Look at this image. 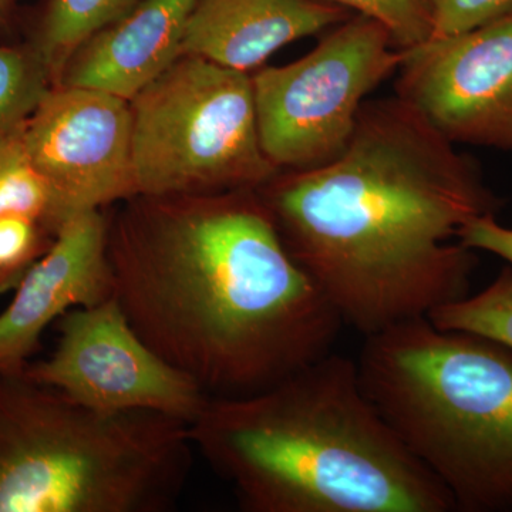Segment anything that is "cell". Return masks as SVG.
Wrapping results in <instances>:
<instances>
[{
    "label": "cell",
    "mask_w": 512,
    "mask_h": 512,
    "mask_svg": "<svg viewBox=\"0 0 512 512\" xmlns=\"http://www.w3.org/2000/svg\"><path fill=\"white\" fill-rule=\"evenodd\" d=\"M258 192L289 254L363 336L467 296L477 258L458 232L503 207L477 161L397 96L365 101L335 160Z\"/></svg>",
    "instance_id": "6da1fadb"
},
{
    "label": "cell",
    "mask_w": 512,
    "mask_h": 512,
    "mask_svg": "<svg viewBox=\"0 0 512 512\" xmlns=\"http://www.w3.org/2000/svg\"><path fill=\"white\" fill-rule=\"evenodd\" d=\"M141 198L109 227L113 296L208 397L261 392L332 353L345 323L258 190Z\"/></svg>",
    "instance_id": "7a4b0ae2"
},
{
    "label": "cell",
    "mask_w": 512,
    "mask_h": 512,
    "mask_svg": "<svg viewBox=\"0 0 512 512\" xmlns=\"http://www.w3.org/2000/svg\"><path fill=\"white\" fill-rule=\"evenodd\" d=\"M190 437L248 512L456 510L370 402L356 360L333 352L261 392L210 397Z\"/></svg>",
    "instance_id": "3957f363"
},
{
    "label": "cell",
    "mask_w": 512,
    "mask_h": 512,
    "mask_svg": "<svg viewBox=\"0 0 512 512\" xmlns=\"http://www.w3.org/2000/svg\"><path fill=\"white\" fill-rule=\"evenodd\" d=\"M370 402L456 510L512 511V350L427 316L365 336Z\"/></svg>",
    "instance_id": "277c9868"
},
{
    "label": "cell",
    "mask_w": 512,
    "mask_h": 512,
    "mask_svg": "<svg viewBox=\"0 0 512 512\" xmlns=\"http://www.w3.org/2000/svg\"><path fill=\"white\" fill-rule=\"evenodd\" d=\"M190 426L101 413L0 372V512H164L192 467Z\"/></svg>",
    "instance_id": "5b68a950"
},
{
    "label": "cell",
    "mask_w": 512,
    "mask_h": 512,
    "mask_svg": "<svg viewBox=\"0 0 512 512\" xmlns=\"http://www.w3.org/2000/svg\"><path fill=\"white\" fill-rule=\"evenodd\" d=\"M130 104L136 197L258 190L281 171L262 150L249 73L183 55Z\"/></svg>",
    "instance_id": "8992f818"
},
{
    "label": "cell",
    "mask_w": 512,
    "mask_h": 512,
    "mask_svg": "<svg viewBox=\"0 0 512 512\" xmlns=\"http://www.w3.org/2000/svg\"><path fill=\"white\" fill-rule=\"evenodd\" d=\"M406 50L375 19L350 16L296 62L252 74L262 150L281 170H306L348 147L367 94Z\"/></svg>",
    "instance_id": "52a82bcc"
},
{
    "label": "cell",
    "mask_w": 512,
    "mask_h": 512,
    "mask_svg": "<svg viewBox=\"0 0 512 512\" xmlns=\"http://www.w3.org/2000/svg\"><path fill=\"white\" fill-rule=\"evenodd\" d=\"M57 325L52 355L23 372L83 406L156 413L190 426L210 399L147 345L114 296L67 312Z\"/></svg>",
    "instance_id": "ba28073f"
},
{
    "label": "cell",
    "mask_w": 512,
    "mask_h": 512,
    "mask_svg": "<svg viewBox=\"0 0 512 512\" xmlns=\"http://www.w3.org/2000/svg\"><path fill=\"white\" fill-rule=\"evenodd\" d=\"M396 96L453 144L512 153V15L406 49Z\"/></svg>",
    "instance_id": "9c48e42d"
},
{
    "label": "cell",
    "mask_w": 512,
    "mask_h": 512,
    "mask_svg": "<svg viewBox=\"0 0 512 512\" xmlns=\"http://www.w3.org/2000/svg\"><path fill=\"white\" fill-rule=\"evenodd\" d=\"M26 147L67 220L136 197L130 101L59 84L23 124Z\"/></svg>",
    "instance_id": "30bf717a"
},
{
    "label": "cell",
    "mask_w": 512,
    "mask_h": 512,
    "mask_svg": "<svg viewBox=\"0 0 512 512\" xmlns=\"http://www.w3.org/2000/svg\"><path fill=\"white\" fill-rule=\"evenodd\" d=\"M107 245L109 224L100 210L64 222L0 313V372H23L52 323L113 296Z\"/></svg>",
    "instance_id": "8fae6325"
},
{
    "label": "cell",
    "mask_w": 512,
    "mask_h": 512,
    "mask_svg": "<svg viewBox=\"0 0 512 512\" xmlns=\"http://www.w3.org/2000/svg\"><path fill=\"white\" fill-rule=\"evenodd\" d=\"M320 0H197L188 18L183 55L249 73L281 47L350 18Z\"/></svg>",
    "instance_id": "7c38bea8"
},
{
    "label": "cell",
    "mask_w": 512,
    "mask_h": 512,
    "mask_svg": "<svg viewBox=\"0 0 512 512\" xmlns=\"http://www.w3.org/2000/svg\"><path fill=\"white\" fill-rule=\"evenodd\" d=\"M197 0H144L79 50L60 84L134 99L183 56L185 26Z\"/></svg>",
    "instance_id": "4fadbf2b"
},
{
    "label": "cell",
    "mask_w": 512,
    "mask_h": 512,
    "mask_svg": "<svg viewBox=\"0 0 512 512\" xmlns=\"http://www.w3.org/2000/svg\"><path fill=\"white\" fill-rule=\"evenodd\" d=\"M144 0H53L39 55L50 76H63L77 50L100 30L130 15Z\"/></svg>",
    "instance_id": "5bb4252c"
},
{
    "label": "cell",
    "mask_w": 512,
    "mask_h": 512,
    "mask_svg": "<svg viewBox=\"0 0 512 512\" xmlns=\"http://www.w3.org/2000/svg\"><path fill=\"white\" fill-rule=\"evenodd\" d=\"M23 124L0 134V215H28L56 234L67 218L52 185L30 157Z\"/></svg>",
    "instance_id": "9a60e30c"
},
{
    "label": "cell",
    "mask_w": 512,
    "mask_h": 512,
    "mask_svg": "<svg viewBox=\"0 0 512 512\" xmlns=\"http://www.w3.org/2000/svg\"><path fill=\"white\" fill-rule=\"evenodd\" d=\"M427 318L437 328L470 333L512 350V266L483 292L439 306Z\"/></svg>",
    "instance_id": "2e32d148"
},
{
    "label": "cell",
    "mask_w": 512,
    "mask_h": 512,
    "mask_svg": "<svg viewBox=\"0 0 512 512\" xmlns=\"http://www.w3.org/2000/svg\"><path fill=\"white\" fill-rule=\"evenodd\" d=\"M39 52L0 47V134L22 126L49 90Z\"/></svg>",
    "instance_id": "e0dca14e"
},
{
    "label": "cell",
    "mask_w": 512,
    "mask_h": 512,
    "mask_svg": "<svg viewBox=\"0 0 512 512\" xmlns=\"http://www.w3.org/2000/svg\"><path fill=\"white\" fill-rule=\"evenodd\" d=\"M55 237L43 222L28 215H0V296L18 288Z\"/></svg>",
    "instance_id": "ac0fdd59"
},
{
    "label": "cell",
    "mask_w": 512,
    "mask_h": 512,
    "mask_svg": "<svg viewBox=\"0 0 512 512\" xmlns=\"http://www.w3.org/2000/svg\"><path fill=\"white\" fill-rule=\"evenodd\" d=\"M379 22L399 49L423 45L433 36L430 0H320Z\"/></svg>",
    "instance_id": "d6986e66"
},
{
    "label": "cell",
    "mask_w": 512,
    "mask_h": 512,
    "mask_svg": "<svg viewBox=\"0 0 512 512\" xmlns=\"http://www.w3.org/2000/svg\"><path fill=\"white\" fill-rule=\"evenodd\" d=\"M431 39L461 35L512 15V0H430Z\"/></svg>",
    "instance_id": "ffe728a7"
},
{
    "label": "cell",
    "mask_w": 512,
    "mask_h": 512,
    "mask_svg": "<svg viewBox=\"0 0 512 512\" xmlns=\"http://www.w3.org/2000/svg\"><path fill=\"white\" fill-rule=\"evenodd\" d=\"M458 241L473 251L490 252L512 266V228L498 224L495 215L473 218L461 227Z\"/></svg>",
    "instance_id": "44dd1931"
},
{
    "label": "cell",
    "mask_w": 512,
    "mask_h": 512,
    "mask_svg": "<svg viewBox=\"0 0 512 512\" xmlns=\"http://www.w3.org/2000/svg\"><path fill=\"white\" fill-rule=\"evenodd\" d=\"M9 0H0V15L5 12L6 6H8Z\"/></svg>",
    "instance_id": "7402d4cb"
}]
</instances>
